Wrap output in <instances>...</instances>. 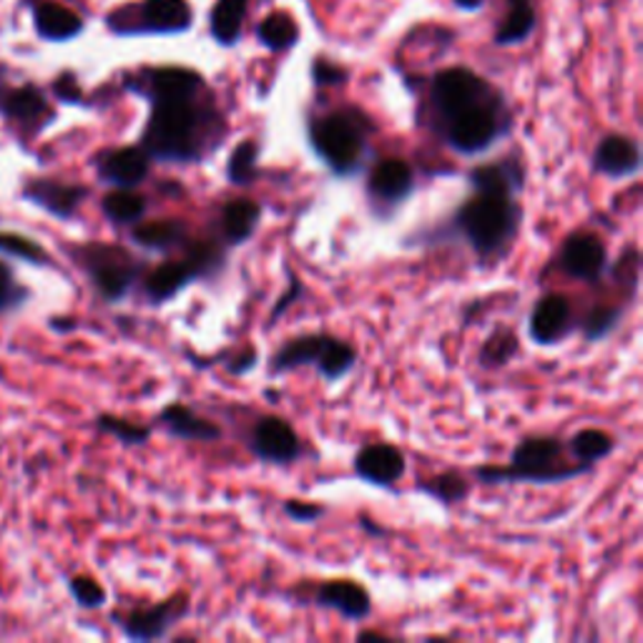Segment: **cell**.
Wrapping results in <instances>:
<instances>
[{
  "mask_svg": "<svg viewBox=\"0 0 643 643\" xmlns=\"http://www.w3.org/2000/svg\"><path fill=\"white\" fill-rule=\"evenodd\" d=\"M435 124L460 156H478L496 146L510 129V113L500 93L470 69H446L432 79Z\"/></svg>",
  "mask_w": 643,
  "mask_h": 643,
  "instance_id": "obj_1",
  "label": "cell"
},
{
  "mask_svg": "<svg viewBox=\"0 0 643 643\" xmlns=\"http://www.w3.org/2000/svg\"><path fill=\"white\" fill-rule=\"evenodd\" d=\"M226 136V121L206 91L151 101L141 149L161 164H204Z\"/></svg>",
  "mask_w": 643,
  "mask_h": 643,
  "instance_id": "obj_2",
  "label": "cell"
},
{
  "mask_svg": "<svg viewBox=\"0 0 643 643\" xmlns=\"http://www.w3.org/2000/svg\"><path fill=\"white\" fill-rule=\"evenodd\" d=\"M520 226H523V206L516 194L476 192L452 214L456 229L480 262H500L513 247Z\"/></svg>",
  "mask_w": 643,
  "mask_h": 643,
  "instance_id": "obj_3",
  "label": "cell"
},
{
  "mask_svg": "<svg viewBox=\"0 0 643 643\" xmlns=\"http://www.w3.org/2000/svg\"><path fill=\"white\" fill-rule=\"evenodd\" d=\"M593 468L583 462H569V448L561 438L545 432L523 435L510 452L508 466L472 468V478L486 486H513V482H533V486H555L581 478Z\"/></svg>",
  "mask_w": 643,
  "mask_h": 643,
  "instance_id": "obj_4",
  "label": "cell"
},
{
  "mask_svg": "<svg viewBox=\"0 0 643 643\" xmlns=\"http://www.w3.org/2000/svg\"><path fill=\"white\" fill-rule=\"evenodd\" d=\"M375 124L367 113L343 109L309 124V144L335 176H355L363 172Z\"/></svg>",
  "mask_w": 643,
  "mask_h": 643,
  "instance_id": "obj_5",
  "label": "cell"
},
{
  "mask_svg": "<svg viewBox=\"0 0 643 643\" xmlns=\"http://www.w3.org/2000/svg\"><path fill=\"white\" fill-rule=\"evenodd\" d=\"M305 365L315 367L322 380L337 382L355 370L357 349L327 333L289 337L269 357V375H285Z\"/></svg>",
  "mask_w": 643,
  "mask_h": 643,
  "instance_id": "obj_6",
  "label": "cell"
},
{
  "mask_svg": "<svg viewBox=\"0 0 643 643\" xmlns=\"http://www.w3.org/2000/svg\"><path fill=\"white\" fill-rule=\"evenodd\" d=\"M81 259L93 279V287L109 302L124 299L141 277V264L126 249L109 244H91L81 252Z\"/></svg>",
  "mask_w": 643,
  "mask_h": 643,
  "instance_id": "obj_7",
  "label": "cell"
},
{
  "mask_svg": "<svg viewBox=\"0 0 643 643\" xmlns=\"http://www.w3.org/2000/svg\"><path fill=\"white\" fill-rule=\"evenodd\" d=\"M415 169L400 156H387L375 161L367 174V202L377 220L390 216L408 202L415 192Z\"/></svg>",
  "mask_w": 643,
  "mask_h": 643,
  "instance_id": "obj_8",
  "label": "cell"
},
{
  "mask_svg": "<svg viewBox=\"0 0 643 643\" xmlns=\"http://www.w3.org/2000/svg\"><path fill=\"white\" fill-rule=\"evenodd\" d=\"M188 611H192L188 593H174L172 599L154 603L149 609H134L124 616H116V621L131 641H159L166 639L188 616Z\"/></svg>",
  "mask_w": 643,
  "mask_h": 643,
  "instance_id": "obj_9",
  "label": "cell"
},
{
  "mask_svg": "<svg viewBox=\"0 0 643 643\" xmlns=\"http://www.w3.org/2000/svg\"><path fill=\"white\" fill-rule=\"evenodd\" d=\"M558 267H561L565 277L575 282L599 285L609 269L606 244L593 232H571L565 236L561 254H558Z\"/></svg>",
  "mask_w": 643,
  "mask_h": 643,
  "instance_id": "obj_10",
  "label": "cell"
},
{
  "mask_svg": "<svg viewBox=\"0 0 643 643\" xmlns=\"http://www.w3.org/2000/svg\"><path fill=\"white\" fill-rule=\"evenodd\" d=\"M249 450L254 452V458L267 462V466H292L302 458V440L285 418L262 415L252 425Z\"/></svg>",
  "mask_w": 643,
  "mask_h": 643,
  "instance_id": "obj_11",
  "label": "cell"
},
{
  "mask_svg": "<svg viewBox=\"0 0 643 643\" xmlns=\"http://www.w3.org/2000/svg\"><path fill=\"white\" fill-rule=\"evenodd\" d=\"M575 325V309L573 302L561 295V292H551L535 302L528 317V335H531L533 345L538 347H553L569 337Z\"/></svg>",
  "mask_w": 643,
  "mask_h": 643,
  "instance_id": "obj_12",
  "label": "cell"
},
{
  "mask_svg": "<svg viewBox=\"0 0 643 643\" xmlns=\"http://www.w3.org/2000/svg\"><path fill=\"white\" fill-rule=\"evenodd\" d=\"M355 476L375 488H395L402 480L408 462L400 448L390 442H370L355 452Z\"/></svg>",
  "mask_w": 643,
  "mask_h": 643,
  "instance_id": "obj_13",
  "label": "cell"
},
{
  "mask_svg": "<svg viewBox=\"0 0 643 643\" xmlns=\"http://www.w3.org/2000/svg\"><path fill=\"white\" fill-rule=\"evenodd\" d=\"M641 146L636 139L623 134H609L599 141L593 151V172L623 182L641 172Z\"/></svg>",
  "mask_w": 643,
  "mask_h": 643,
  "instance_id": "obj_14",
  "label": "cell"
},
{
  "mask_svg": "<svg viewBox=\"0 0 643 643\" xmlns=\"http://www.w3.org/2000/svg\"><path fill=\"white\" fill-rule=\"evenodd\" d=\"M315 603L322 609L337 611L347 621H365L372 613V595L359 581L335 579L317 585Z\"/></svg>",
  "mask_w": 643,
  "mask_h": 643,
  "instance_id": "obj_15",
  "label": "cell"
},
{
  "mask_svg": "<svg viewBox=\"0 0 643 643\" xmlns=\"http://www.w3.org/2000/svg\"><path fill=\"white\" fill-rule=\"evenodd\" d=\"M151 174V159L141 146H124L106 151L99 159V176L116 188H136Z\"/></svg>",
  "mask_w": 643,
  "mask_h": 643,
  "instance_id": "obj_16",
  "label": "cell"
},
{
  "mask_svg": "<svg viewBox=\"0 0 643 643\" xmlns=\"http://www.w3.org/2000/svg\"><path fill=\"white\" fill-rule=\"evenodd\" d=\"M156 425L164 428L176 440L188 442H216L224 435V430L214 420L198 415L194 408L184 402H172L156 415Z\"/></svg>",
  "mask_w": 643,
  "mask_h": 643,
  "instance_id": "obj_17",
  "label": "cell"
},
{
  "mask_svg": "<svg viewBox=\"0 0 643 643\" xmlns=\"http://www.w3.org/2000/svg\"><path fill=\"white\" fill-rule=\"evenodd\" d=\"M136 93H144L149 101L156 99H172V96H192V93L206 91V83L202 75L192 69H178V65H169V69H151L144 73V79L134 83Z\"/></svg>",
  "mask_w": 643,
  "mask_h": 643,
  "instance_id": "obj_18",
  "label": "cell"
},
{
  "mask_svg": "<svg viewBox=\"0 0 643 643\" xmlns=\"http://www.w3.org/2000/svg\"><path fill=\"white\" fill-rule=\"evenodd\" d=\"M198 282V272L188 259H169L151 269L144 279V295L151 305H166L178 292Z\"/></svg>",
  "mask_w": 643,
  "mask_h": 643,
  "instance_id": "obj_19",
  "label": "cell"
},
{
  "mask_svg": "<svg viewBox=\"0 0 643 643\" xmlns=\"http://www.w3.org/2000/svg\"><path fill=\"white\" fill-rule=\"evenodd\" d=\"M472 192H503L520 194L525 188V169L518 159H498L496 164H480L468 172Z\"/></svg>",
  "mask_w": 643,
  "mask_h": 643,
  "instance_id": "obj_20",
  "label": "cell"
},
{
  "mask_svg": "<svg viewBox=\"0 0 643 643\" xmlns=\"http://www.w3.org/2000/svg\"><path fill=\"white\" fill-rule=\"evenodd\" d=\"M262 222V204L254 202L249 196H236L229 198L222 210L220 232L224 247H239L247 244L254 232L259 229Z\"/></svg>",
  "mask_w": 643,
  "mask_h": 643,
  "instance_id": "obj_21",
  "label": "cell"
},
{
  "mask_svg": "<svg viewBox=\"0 0 643 643\" xmlns=\"http://www.w3.org/2000/svg\"><path fill=\"white\" fill-rule=\"evenodd\" d=\"M192 8L186 0H146L134 33H184L192 28Z\"/></svg>",
  "mask_w": 643,
  "mask_h": 643,
  "instance_id": "obj_22",
  "label": "cell"
},
{
  "mask_svg": "<svg viewBox=\"0 0 643 643\" xmlns=\"http://www.w3.org/2000/svg\"><path fill=\"white\" fill-rule=\"evenodd\" d=\"M192 236V229L184 220H176V216H166V220H151V222H139L131 229V242L141 249L149 252H174L182 249L184 244Z\"/></svg>",
  "mask_w": 643,
  "mask_h": 643,
  "instance_id": "obj_23",
  "label": "cell"
},
{
  "mask_svg": "<svg viewBox=\"0 0 643 643\" xmlns=\"http://www.w3.org/2000/svg\"><path fill=\"white\" fill-rule=\"evenodd\" d=\"M86 194L89 192L83 186L59 184V182H35L33 186H28V192H25L28 198H33L35 204H41L43 210L61 216V220H69V216H73L83 198H86Z\"/></svg>",
  "mask_w": 643,
  "mask_h": 643,
  "instance_id": "obj_24",
  "label": "cell"
},
{
  "mask_svg": "<svg viewBox=\"0 0 643 643\" xmlns=\"http://www.w3.org/2000/svg\"><path fill=\"white\" fill-rule=\"evenodd\" d=\"M616 438L609 435L601 428H581L579 432H573V438L565 442L569 448V456L575 462H583V466L595 468L601 460H606L613 450H616Z\"/></svg>",
  "mask_w": 643,
  "mask_h": 643,
  "instance_id": "obj_25",
  "label": "cell"
},
{
  "mask_svg": "<svg viewBox=\"0 0 643 643\" xmlns=\"http://www.w3.org/2000/svg\"><path fill=\"white\" fill-rule=\"evenodd\" d=\"M418 490L425 496H430L432 500H438L440 506L452 508L458 503H466V500L470 498L472 482L468 480L466 472L446 470V472H438V476H432V478L420 480Z\"/></svg>",
  "mask_w": 643,
  "mask_h": 643,
  "instance_id": "obj_26",
  "label": "cell"
},
{
  "mask_svg": "<svg viewBox=\"0 0 643 643\" xmlns=\"http://www.w3.org/2000/svg\"><path fill=\"white\" fill-rule=\"evenodd\" d=\"M101 210L113 224L134 226L146 216L149 198L144 194H139L136 188H113V192L103 196Z\"/></svg>",
  "mask_w": 643,
  "mask_h": 643,
  "instance_id": "obj_27",
  "label": "cell"
},
{
  "mask_svg": "<svg viewBox=\"0 0 643 643\" xmlns=\"http://www.w3.org/2000/svg\"><path fill=\"white\" fill-rule=\"evenodd\" d=\"M35 25L38 33L49 41H69V38L81 33V18L73 11L55 3H41L35 8Z\"/></svg>",
  "mask_w": 643,
  "mask_h": 643,
  "instance_id": "obj_28",
  "label": "cell"
},
{
  "mask_svg": "<svg viewBox=\"0 0 643 643\" xmlns=\"http://www.w3.org/2000/svg\"><path fill=\"white\" fill-rule=\"evenodd\" d=\"M520 353V339L510 327H496L486 339L478 353V365L482 370H500L513 363Z\"/></svg>",
  "mask_w": 643,
  "mask_h": 643,
  "instance_id": "obj_29",
  "label": "cell"
},
{
  "mask_svg": "<svg viewBox=\"0 0 643 643\" xmlns=\"http://www.w3.org/2000/svg\"><path fill=\"white\" fill-rule=\"evenodd\" d=\"M508 16L506 21L500 23L496 33L498 45H516L523 43L528 35L533 33L535 28V11H533V0H508Z\"/></svg>",
  "mask_w": 643,
  "mask_h": 643,
  "instance_id": "obj_30",
  "label": "cell"
},
{
  "mask_svg": "<svg viewBox=\"0 0 643 643\" xmlns=\"http://www.w3.org/2000/svg\"><path fill=\"white\" fill-rule=\"evenodd\" d=\"M244 16H247V0H216L212 11V35L216 43L234 45L239 41Z\"/></svg>",
  "mask_w": 643,
  "mask_h": 643,
  "instance_id": "obj_31",
  "label": "cell"
},
{
  "mask_svg": "<svg viewBox=\"0 0 643 643\" xmlns=\"http://www.w3.org/2000/svg\"><path fill=\"white\" fill-rule=\"evenodd\" d=\"M259 144L254 139L236 144L226 161V182L232 186H252L259 178Z\"/></svg>",
  "mask_w": 643,
  "mask_h": 643,
  "instance_id": "obj_32",
  "label": "cell"
},
{
  "mask_svg": "<svg viewBox=\"0 0 643 643\" xmlns=\"http://www.w3.org/2000/svg\"><path fill=\"white\" fill-rule=\"evenodd\" d=\"M623 312L626 309H623L621 305H593L579 322L585 343H591V345L601 343V339H606L616 333L619 325L623 322Z\"/></svg>",
  "mask_w": 643,
  "mask_h": 643,
  "instance_id": "obj_33",
  "label": "cell"
},
{
  "mask_svg": "<svg viewBox=\"0 0 643 643\" xmlns=\"http://www.w3.org/2000/svg\"><path fill=\"white\" fill-rule=\"evenodd\" d=\"M257 35L269 51H289L299 41V28L287 13H272L262 21Z\"/></svg>",
  "mask_w": 643,
  "mask_h": 643,
  "instance_id": "obj_34",
  "label": "cell"
},
{
  "mask_svg": "<svg viewBox=\"0 0 643 643\" xmlns=\"http://www.w3.org/2000/svg\"><path fill=\"white\" fill-rule=\"evenodd\" d=\"M99 430L113 435V438H116L119 442H124V446L129 448L146 446V442L151 440V435H154V428H149V425H136L131 420L116 418V415H101Z\"/></svg>",
  "mask_w": 643,
  "mask_h": 643,
  "instance_id": "obj_35",
  "label": "cell"
},
{
  "mask_svg": "<svg viewBox=\"0 0 643 643\" xmlns=\"http://www.w3.org/2000/svg\"><path fill=\"white\" fill-rule=\"evenodd\" d=\"M606 272H611V277L619 287L629 289L631 295H636L639 277H641V252L636 244H629V247L619 254V259L613 262Z\"/></svg>",
  "mask_w": 643,
  "mask_h": 643,
  "instance_id": "obj_36",
  "label": "cell"
},
{
  "mask_svg": "<svg viewBox=\"0 0 643 643\" xmlns=\"http://www.w3.org/2000/svg\"><path fill=\"white\" fill-rule=\"evenodd\" d=\"M43 111H45L43 93L38 91V89H33V86L18 89V91L11 93V96L6 99V113H11L13 119L31 121L35 116H41Z\"/></svg>",
  "mask_w": 643,
  "mask_h": 643,
  "instance_id": "obj_37",
  "label": "cell"
},
{
  "mask_svg": "<svg viewBox=\"0 0 643 643\" xmlns=\"http://www.w3.org/2000/svg\"><path fill=\"white\" fill-rule=\"evenodd\" d=\"M0 252L11 254V257L33 262V264H45L49 262V254L43 247H38L33 239H25V236L18 234H0Z\"/></svg>",
  "mask_w": 643,
  "mask_h": 643,
  "instance_id": "obj_38",
  "label": "cell"
},
{
  "mask_svg": "<svg viewBox=\"0 0 643 643\" xmlns=\"http://www.w3.org/2000/svg\"><path fill=\"white\" fill-rule=\"evenodd\" d=\"M71 593L81 609H101L106 603V591L99 581L89 579V575H75L71 579Z\"/></svg>",
  "mask_w": 643,
  "mask_h": 643,
  "instance_id": "obj_39",
  "label": "cell"
},
{
  "mask_svg": "<svg viewBox=\"0 0 643 643\" xmlns=\"http://www.w3.org/2000/svg\"><path fill=\"white\" fill-rule=\"evenodd\" d=\"M285 516L289 520H295V523H315L317 518L325 516V506L315 503V500H297V498H289L285 500Z\"/></svg>",
  "mask_w": 643,
  "mask_h": 643,
  "instance_id": "obj_40",
  "label": "cell"
},
{
  "mask_svg": "<svg viewBox=\"0 0 643 643\" xmlns=\"http://www.w3.org/2000/svg\"><path fill=\"white\" fill-rule=\"evenodd\" d=\"M312 75H315V81L319 83V86H337V83L347 81V71L325 59L315 61V65H312Z\"/></svg>",
  "mask_w": 643,
  "mask_h": 643,
  "instance_id": "obj_41",
  "label": "cell"
},
{
  "mask_svg": "<svg viewBox=\"0 0 643 643\" xmlns=\"http://www.w3.org/2000/svg\"><path fill=\"white\" fill-rule=\"evenodd\" d=\"M226 359V370H229V375L234 377H242V375H249L254 367H257L259 363V357H257V349L254 347H244L242 353H236L232 357H224Z\"/></svg>",
  "mask_w": 643,
  "mask_h": 643,
  "instance_id": "obj_42",
  "label": "cell"
},
{
  "mask_svg": "<svg viewBox=\"0 0 643 643\" xmlns=\"http://www.w3.org/2000/svg\"><path fill=\"white\" fill-rule=\"evenodd\" d=\"M299 292H302V287H299V282H297V277L295 274L289 272V292L285 297H279V302L277 305H274V309H272V315H269V327H274L277 325V319H279V315H285V312L292 307V302H295L297 297H299Z\"/></svg>",
  "mask_w": 643,
  "mask_h": 643,
  "instance_id": "obj_43",
  "label": "cell"
},
{
  "mask_svg": "<svg viewBox=\"0 0 643 643\" xmlns=\"http://www.w3.org/2000/svg\"><path fill=\"white\" fill-rule=\"evenodd\" d=\"M55 93H59L63 101H71V103H75V101L81 99L79 86H75V81L71 79V75H63V79L55 83Z\"/></svg>",
  "mask_w": 643,
  "mask_h": 643,
  "instance_id": "obj_44",
  "label": "cell"
},
{
  "mask_svg": "<svg viewBox=\"0 0 643 643\" xmlns=\"http://www.w3.org/2000/svg\"><path fill=\"white\" fill-rule=\"evenodd\" d=\"M8 299H11V285H8L6 272L0 269V309L8 305Z\"/></svg>",
  "mask_w": 643,
  "mask_h": 643,
  "instance_id": "obj_45",
  "label": "cell"
},
{
  "mask_svg": "<svg viewBox=\"0 0 643 643\" xmlns=\"http://www.w3.org/2000/svg\"><path fill=\"white\" fill-rule=\"evenodd\" d=\"M357 641L363 643V641H387V636L385 633H380V631H359L357 633Z\"/></svg>",
  "mask_w": 643,
  "mask_h": 643,
  "instance_id": "obj_46",
  "label": "cell"
},
{
  "mask_svg": "<svg viewBox=\"0 0 643 643\" xmlns=\"http://www.w3.org/2000/svg\"><path fill=\"white\" fill-rule=\"evenodd\" d=\"M456 6L462 8V11H478L482 6V0H456Z\"/></svg>",
  "mask_w": 643,
  "mask_h": 643,
  "instance_id": "obj_47",
  "label": "cell"
}]
</instances>
